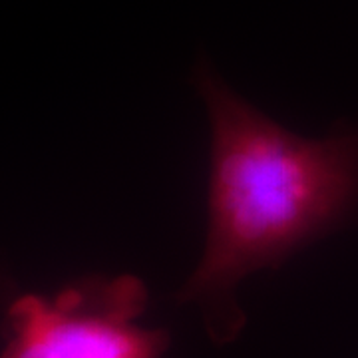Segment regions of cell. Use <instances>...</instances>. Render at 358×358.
<instances>
[{
    "label": "cell",
    "mask_w": 358,
    "mask_h": 358,
    "mask_svg": "<svg viewBox=\"0 0 358 358\" xmlns=\"http://www.w3.org/2000/svg\"><path fill=\"white\" fill-rule=\"evenodd\" d=\"M145 285L131 275L86 277L54 296L24 294L6 315L0 358H162L166 331L141 327Z\"/></svg>",
    "instance_id": "2"
},
{
    "label": "cell",
    "mask_w": 358,
    "mask_h": 358,
    "mask_svg": "<svg viewBox=\"0 0 358 358\" xmlns=\"http://www.w3.org/2000/svg\"><path fill=\"white\" fill-rule=\"evenodd\" d=\"M192 82L209 117L211 159L201 259L179 301L229 343L245 315L237 289L346 225L358 211V129L305 138L282 128L197 60Z\"/></svg>",
    "instance_id": "1"
}]
</instances>
